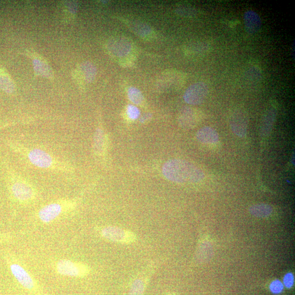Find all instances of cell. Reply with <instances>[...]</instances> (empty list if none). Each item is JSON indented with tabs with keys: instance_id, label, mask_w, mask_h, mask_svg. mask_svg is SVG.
<instances>
[{
	"instance_id": "cell-1",
	"label": "cell",
	"mask_w": 295,
	"mask_h": 295,
	"mask_svg": "<svg viewBox=\"0 0 295 295\" xmlns=\"http://www.w3.org/2000/svg\"><path fill=\"white\" fill-rule=\"evenodd\" d=\"M162 173L167 179L173 182H198L205 175L201 169L183 160L173 159L164 163Z\"/></svg>"
},
{
	"instance_id": "cell-2",
	"label": "cell",
	"mask_w": 295,
	"mask_h": 295,
	"mask_svg": "<svg viewBox=\"0 0 295 295\" xmlns=\"http://www.w3.org/2000/svg\"><path fill=\"white\" fill-rule=\"evenodd\" d=\"M9 146L14 150L18 151L19 153L24 154L27 159L34 166L41 168L56 169L62 171L69 170V168L56 160L46 151L38 149H27L13 143H9Z\"/></svg>"
},
{
	"instance_id": "cell-3",
	"label": "cell",
	"mask_w": 295,
	"mask_h": 295,
	"mask_svg": "<svg viewBox=\"0 0 295 295\" xmlns=\"http://www.w3.org/2000/svg\"><path fill=\"white\" fill-rule=\"evenodd\" d=\"M10 179H12L11 191L17 200L24 203L33 200L36 192L27 181L18 175H14Z\"/></svg>"
},
{
	"instance_id": "cell-4",
	"label": "cell",
	"mask_w": 295,
	"mask_h": 295,
	"mask_svg": "<svg viewBox=\"0 0 295 295\" xmlns=\"http://www.w3.org/2000/svg\"><path fill=\"white\" fill-rule=\"evenodd\" d=\"M56 268L59 274L72 277H86L90 272V269L87 265L67 259L59 260Z\"/></svg>"
},
{
	"instance_id": "cell-5",
	"label": "cell",
	"mask_w": 295,
	"mask_h": 295,
	"mask_svg": "<svg viewBox=\"0 0 295 295\" xmlns=\"http://www.w3.org/2000/svg\"><path fill=\"white\" fill-rule=\"evenodd\" d=\"M101 235L108 240L122 244H130L137 240L132 231L116 226L106 227L102 230Z\"/></svg>"
},
{
	"instance_id": "cell-6",
	"label": "cell",
	"mask_w": 295,
	"mask_h": 295,
	"mask_svg": "<svg viewBox=\"0 0 295 295\" xmlns=\"http://www.w3.org/2000/svg\"><path fill=\"white\" fill-rule=\"evenodd\" d=\"M72 203L69 202H56L48 204L42 207L38 212V217L43 223L52 222L66 211Z\"/></svg>"
},
{
	"instance_id": "cell-7",
	"label": "cell",
	"mask_w": 295,
	"mask_h": 295,
	"mask_svg": "<svg viewBox=\"0 0 295 295\" xmlns=\"http://www.w3.org/2000/svg\"><path fill=\"white\" fill-rule=\"evenodd\" d=\"M208 94V88L207 84L203 82H197L187 89L183 98L187 104L198 105L203 103Z\"/></svg>"
},
{
	"instance_id": "cell-8",
	"label": "cell",
	"mask_w": 295,
	"mask_h": 295,
	"mask_svg": "<svg viewBox=\"0 0 295 295\" xmlns=\"http://www.w3.org/2000/svg\"><path fill=\"white\" fill-rule=\"evenodd\" d=\"M249 119L247 113L242 110H237L232 115L230 121L232 131L238 137L245 138L247 133Z\"/></svg>"
},
{
	"instance_id": "cell-9",
	"label": "cell",
	"mask_w": 295,
	"mask_h": 295,
	"mask_svg": "<svg viewBox=\"0 0 295 295\" xmlns=\"http://www.w3.org/2000/svg\"><path fill=\"white\" fill-rule=\"evenodd\" d=\"M11 272L20 285L28 291H33L36 288L35 283L27 271L18 264L10 265Z\"/></svg>"
},
{
	"instance_id": "cell-10",
	"label": "cell",
	"mask_w": 295,
	"mask_h": 295,
	"mask_svg": "<svg viewBox=\"0 0 295 295\" xmlns=\"http://www.w3.org/2000/svg\"><path fill=\"white\" fill-rule=\"evenodd\" d=\"M277 117V111L274 107L267 110L260 125V134L263 137H268L272 132Z\"/></svg>"
},
{
	"instance_id": "cell-11",
	"label": "cell",
	"mask_w": 295,
	"mask_h": 295,
	"mask_svg": "<svg viewBox=\"0 0 295 295\" xmlns=\"http://www.w3.org/2000/svg\"><path fill=\"white\" fill-rule=\"evenodd\" d=\"M110 49L118 57H123L129 54L132 50V45L127 39L117 38L110 42Z\"/></svg>"
},
{
	"instance_id": "cell-12",
	"label": "cell",
	"mask_w": 295,
	"mask_h": 295,
	"mask_svg": "<svg viewBox=\"0 0 295 295\" xmlns=\"http://www.w3.org/2000/svg\"><path fill=\"white\" fill-rule=\"evenodd\" d=\"M246 31L250 34L258 32L262 26V20L259 14L253 10H248L244 15Z\"/></svg>"
},
{
	"instance_id": "cell-13",
	"label": "cell",
	"mask_w": 295,
	"mask_h": 295,
	"mask_svg": "<svg viewBox=\"0 0 295 295\" xmlns=\"http://www.w3.org/2000/svg\"><path fill=\"white\" fill-rule=\"evenodd\" d=\"M198 121L196 111L189 107L184 108L180 112L179 122L181 127L190 128L195 126Z\"/></svg>"
},
{
	"instance_id": "cell-14",
	"label": "cell",
	"mask_w": 295,
	"mask_h": 295,
	"mask_svg": "<svg viewBox=\"0 0 295 295\" xmlns=\"http://www.w3.org/2000/svg\"><path fill=\"white\" fill-rule=\"evenodd\" d=\"M197 139L204 144H214L218 143L219 137L218 133L214 129L206 127L198 130Z\"/></svg>"
},
{
	"instance_id": "cell-15",
	"label": "cell",
	"mask_w": 295,
	"mask_h": 295,
	"mask_svg": "<svg viewBox=\"0 0 295 295\" xmlns=\"http://www.w3.org/2000/svg\"><path fill=\"white\" fill-rule=\"evenodd\" d=\"M15 87L13 79L8 72L0 66V89L7 94L14 92Z\"/></svg>"
},
{
	"instance_id": "cell-16",
	"label": "cell",
	"mask_w": 295,
	"mask_h": 295,
	"mask_svg": "<svg viewBox=\"0 0 295 295\" xmlns=\"http://www.w3.org/2000/svg\"><path fill=\"white\" fill-rule=\"evenodd\" d=\"M249 212L255 217L264 218L273 213V208L268 204H257L249 208Z\"/></svg>"
},
{
	"instance_id": "cell-17",
	"label": "cell",
	"mask_w": 295,
	"mask_h": 295,
	"mask_svg": "<svg viewBox=\"0 0 295 295\" xmlns=\"http://www.w3.org/2000/svg\"><path fill=\"white\" fill-rule=\"evenodd\" d=\"M34 66H35V69L36 73H38V75H43L44 76H48L49 78H51L52 76L53 73L52 70L50 69L48 65L45 64V62L41 60L40 58L34 59Z\"/></svg>"
},
{
	"instance_id": "cell-18",
	"label": "cell",
	"mask_w": 295,
	"mask_h": 295,
	"mask_svg": "<svg viewBox=\"0 0 295 295\" xmlns=\"http://www.w3.org/2000/svg\"><path fill=\"white\" fill-rule=\"evenodd\" d=\"M105 145V136L103 131L98 129L94 136V148L97 154H101L103 152Z\"/></svg>"
},
{
	"instance_id": "cell-19",
	"label": "cell",
	"mask_w": 295,
	"mask_h": 295,
	"mask_svg": "<svg viewBox=\"0 0 295 295\" xmlns=\"http://www.w3.org/2000/svg\"><path fill=\"white\" fill-rule=\"evenodd\" d=\"M145 289V283L143 280H135L130 288L129 295H144Z\"/></svg>"
},
{
	"instance_id": "cell-20",
	"label": "cell",
	"mask_w": 295,
	"mask_h": 295,
	"mask_svg": "<svg viewBox=\"0 0 295 295\" xmlns=\"http://www.w3.org/2000/svg\"><path fill=\"white\" fill-rule=\"evenodd\" d=\"M128 97L135 104L140 105L144 101V96L137 88L132 87L128 90Z\"/></svg>"
},
{
	"instance_id": "cell-21",
	"label": "cell",
	"mask_w": 295,
	"mask_h": 295,
	"mask_svg": "<svg viewBox=\"0 0 295 295\" xmlns=\"http://www.w3.org/2000/svg\"><path fill=\"white\" fill-rule=\"evenodd\" d=\"M83 70L87 80L89 82L93 80L96 73L95 67L92 65L87 64L84 65Z\"/></svg>"
},
{
	"instance_id": "cell-22",
	"label": "cell",
	"mask_w": 295,
	"mask_h": 295,
	"mask_svg": "<svg viewBox=\"0 0 295 295\" xmlns=\"http://www.w3.org/2000/svg\"><path fill=\"white\" fill-rule=\"evenodd\" d=\"M270 289L272 293L279 294L283 291L284 285L280 281L275 280L271 283Z\"/></svg>"
},
{
	"instance_id": "cell-23",
	"label": "cell",
	"mask_w": 295,
	"mask_h": 295,
	"mask_svg": "<svg viewBox=\"0 0 295 295\" xmlns=\"http://www.w3.org/2000/svg\"><path fill=\"white\" fill-rule=\"evenodd\" d=\"M134 30L139 35L143 36L147 35L151 31L150 28L144 24H136V26H134Z\"/></svg>"
},
{
	"instance_id": "cell-24",
	"label": "cell",
	"mask_w": 295,
	"mask_h": 295,
	"mask_svg": "<svg viewBox=\"0 0 295 295\" xmlns=\"http://www.w3.org/2000/svg\"><path fill=\"white\" fill-rule=\"evenodd\" d=\"M127 114L130 119L134 120V119L139 118L140 112L137 107L134 105H130L127 107Z\"/></svg>"
},
{
	"instance_id": "cell-25",
	"label": "cell",
	"mask_w": 295,
	"mask_h": 295,
	"mask_svg": "<svg viewBox=\"0 0 295 295\" xmlns=\"http://www.w3.org/2000/svg\"><path fill=\"white\" fill-rule=\"evenodd\" d=\"M178 14L184 16H192L196 14V10L190 7H179L177 9Z\"/></svg>"
},
{
	"instance_id": "cell-26",
	"label": "cell",
	"mask_w": 295,
	"mask_h": 295,
	"mask_svg": "<svg viewBox=\"0 0 295 295\" xmlns=\"http://www.w3.org/2000/svg\"><path fill=\"white\" fill-rule=\"evenodd\" d=\"M284 285L288 289L292 288L294 285V276L292 273L287 274L283 280Z\"/></svg>"
},
{
	"instance_id": "cell-27",
	"label": "cell",
	"mask_w": 295,
	"mask_h": 295,
	"mask_svg": "<svg viewBox=\"0 0 295 295\" xmlns=\"http://www.w3.org/2000/svg\"><path fill=\"white\" fill-rule=\"evenodd\" d=\"M149 117V115H146L145 116H144L143 118H141V119H140V121L141 122H144L146 120H147V119H148Z\"/></svg>"
},
{
	"instance_id": "cell-28",
	"label": "cell",
	"mask_w": 295,
	"mask_h": 295,
	"mask_svg": "<svg viewBox=\"0 0 295 295\" xmlns=\"http://www.w3.org/2000/svg\"><path fill=\"white\" fill-rule=\"evenodd\" d=\"M8 125H10V124H5V125H4V126H0V130H1V129H2L5 127H7L8 126Z\"/></svg>"
},
{
	"instance_id": "cell-29",
	"label": "cell",
	"mask_w": 295,
	"mask_h": 295,
	"mask_svg": "<svg viewBox=\"0 0 295 295\" xmlns=\"http://www.w3.org/2000/svg\"><path fill=\"white\" fill-rule=\"evenodd\" d=\"M173 295V294H168V295Z\"/></svg>"
}]
</instances>
